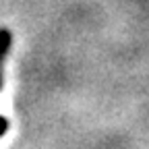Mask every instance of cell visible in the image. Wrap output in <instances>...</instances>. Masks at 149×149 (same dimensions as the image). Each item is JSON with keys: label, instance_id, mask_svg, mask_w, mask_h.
<instances>
[{"label": "cell", "instance_id": "6da1fadb", "mask_svg": "<svg viewBox=\"0 0 149 149\" xmlns=\"http://www.w3.org/2000/svg\"><path fill=\"white\" fill-rule=\"evenodd\" d=\"M8 48H10V31L8 29H0V89H2V66H4V58L8 54ZM8 128V122L4 116H0V137L6 133Z\"/></svg>", "mask_w": 149, "mask_h": 149}]
</instances>
